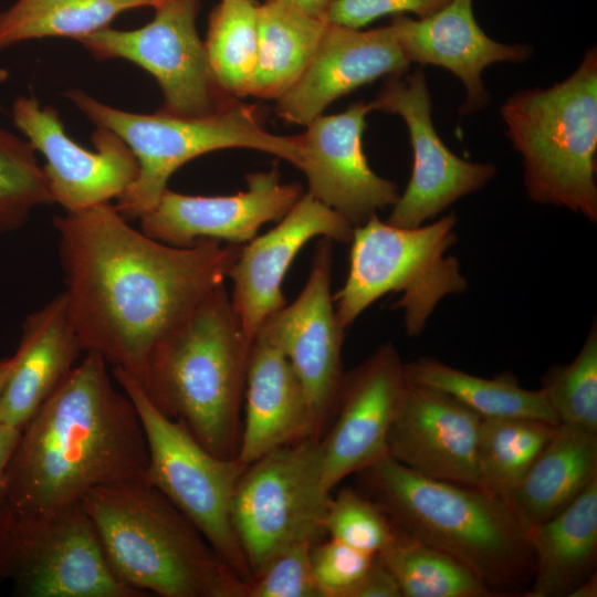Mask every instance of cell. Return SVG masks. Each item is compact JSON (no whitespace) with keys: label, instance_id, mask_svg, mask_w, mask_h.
I'll return each instance as SVG.
<instances>
[{"label":"cell","instance_id":"6da1fadb","mask_svg":"<svg viewBox=\"0 0 597 597\" xmlns=\"http://www.w3.org/2000/svg\"><path fill=\"white\" fill-rule=\"evenodd\" d=\"M53 223L66 307L84 353L138 383L154 347L223 283L243 245L211 239L170 245L133 228L111 202Z\"/></svg>","mask_w":597,"mask_h":597},{"label":"cell","instance_id":"7a4b0ae2","mask_svg":"<svg viewBox=\"0 0 597 597\" xmlns=\"http://www.w3.org/2000/svg\"><path fill=\"white\" fill-rule=\"evenodd\" d=\"M148 444L130 398L86 352L21 429L6 469L7 502L23 511L81 503L93 489L144 479Z\"/></svg>","mask_w":597,"mask_h":597},{"label":"cell","instance_id":"3957f363","mask_svg":"<svg viewBox=\"0 0 597 597\" xmlns=\"http://www.w3.org/2000/svg\"><path fill=\"white\" fill-rule=\"evenodd\" d=\"M356 474L362 493L401 532L458 559L502 597L526 591L535 568L528 526L505 499L422 475L389 455Z\"/></svg>","mask_w":597,"mask_h":597},{"label":"cell","instance_id":"277c9868","mask_svg":"<svg viewBox=\"0 0 597 597\" xmlns=\"http://www.w3.org/2000/svg\"><path fill=\"white\" fill-rule=\"evenodd\" d=\"M251 345L222 283L154 347L139 385L158 411L206 450L237 459Z\"/></svg>","mask_w":597,"mask_h":597},{"label":"cell","instance_id":"5b68a950","mask_svg":"<svg viewBox=\"0 0 597 597\" xmlns=\"http://www.w3.org/2000/svg\"><path fill=\"white\" fill-rule=\"evenodd\" d=\"M81 504L127 585L163 597H247L248 584L146 478L95 488Z\"/></svg>","mask_w":597,"mask_h":597},{"label":"cell","instance_id":"8992f818","mask_svg":"<svg viewBox=\"0 0 597 597\" xmlns=\"http://www.w3.org/2000/svg\"><path fill=\"white\" fill-rule=\"evenodd\" d=\"M501 116L523 159L528 197L597 220V50L548 88L512 94Z\"/></svg>","mask_w":597,"mask_h":597},{"label":"cell","instance_id":"52a82bcc","mask_svg":"<svg viewBox=\"0 0 597 597\" xmlns=\"http://www.w3.org/2000/svg\"><path fill=\"white\" fill-rule=\"evenodd\" d=\"M65 95L95 126L121 137L137 160L136 178L114 205L126 219H139L150 211L168 188L171 175L210 151L249 148L281 158L300 170L304 165L298 135L270 133L261 108L254 104L238 101L210 116L184 117L159 109L154 114L126 112L81 90H70Z\"/></svg>","mask_w":597,"mask_h":597},{"label":"cell","instance_id":"ba28073f","mask_svg":"<svg viewBox=\"0 0 597 597\" xmlns=\"http://www.w3.org/2000/svg\"><path fill=\"white\" fill-rule=\"evenodd\" d=\"M455 223L453 212L415 228L374 213L355 227L348 275L334 296L339 324L346 329L378 298L399 292L392 307L402 310L407 334L420 335L439 302L468 287L459 261L447 255L457 241Z\"/></svg>","mask_w":597,"mask_h":597},{"label":"cell","instance_id":"9c48e42d","mask_svg":"<svg viewBox=\"0 0 597 597\" xmlns=\"http://www.w3.org/2000/svg\"><path fill=\"white\" fill-rule=\"evenodd\" d=\"M21 597H145L113 570L81 503L54 511L0 506V583Z\"/></svg>","mask_w":597,"mask_h":597},{"label":"cell","instance_id":"30bf717a","mask_svg":"<svg viewBox=\"0 0 597 597\" xmlns=\"http://www.w3.org/2000/svg\"><path fill=\"white\" fill-rule=\"evenodd\" d=\"M113 378L130 398L148 444L146 480L198 528L216 553L248 584L252 575L232 522V502L247 465L206 450L179 422L148 400L139 383L121 368Z\"/></svg>","mask_w":597,"mask_h":597},{"label":"cell","instance_id":"8fae6325","mask_svg":"<svg viewBox=\"0 0 597 597\" xmlns=\"http://www.w3.org/2000/svg\"><path fill=\"white\" fill-rule=\"evenodd\" d=\"M331 496L317 438L284 444L247 465L233 496L232 522L252 578L290 545L327 536Z\"/></svg>","mask_w":597,"mask_h":597},{"label":"cell","instance_id":"7c38bea8","mask_svg":"<svg viewBox=\"0 0 597 597\" xmlns=\"http://www.w3.org/2000/svg\"><path fill=\"white\" fill-rule=\"evenodd\" d=\"M200 0H164L155 17L135 30L106 27L78 42L97 60L123 59L137 64L157 81L159 111L184 117H205L235 104L217 80L196 18Z\"/></svg>","mask_w":597,"mask_h":597},{"label":"cell","instance_id":"4fadbf2b","mask_svg":"<svg viewBox=\"0 0 597 597\" xmlns=\"http://www.w3.org/2000/svg\"><path fill=\"white\" fill-rule=\"evenodd\" d=\"M332 240L321 238L304 287L290 304L268 317L256 334L276 345L297 374L320 439L332 420L345 373L339 324L331 292Z\"/></svg>","mask_w":597,"mask_h":597},{"label":"cell","instance_id":"5bb4252c","mask_svg":"<svg viewBox=\"0 0 597 597\" xmlns=\"http://www.w3.org/2000/svg\"><path fill=\"white\" fill-rule=\"evenodd\" d=\"M370 103L374 111L404 119L412 148L411 177L392 205L387 220L390 224L419 227L495 176L494 165L462 159L443 144L433 126L430 93L421 69L404 80L391 76Z\"/></svg>","mask_w":597,"mask_h":597},{"label":"cell","instance_id":"9a60e30c","mask_svg":"<svg viewBox=\"0 0 597 597\" xmlns=\"http://www.w3.org/2000/svg\"><path fill=\"white\" fill-rule=\"evenodd\" d=\"M14 125L43 155L42 167L53 202L66 212H80L117 199L136 178L137 160L115 133L95 126L87 150L65 133L57 111L34 96H19L12 105Z\"/></svg>","mask_w":597,"mask_h":597},{"label":"cell","instance_id":"2e32d148","mask_svg":"<svg viewBox=\"0 0 597 597\" xmlns=\"http://www.w3.org/2000/svg\"><path fill=\"white\" fill-rule=\"evenodd\" d=\"M407 385L405 363L390 343L345 374L333 425L320 438L329 492L387 455L389 431Z\"/></svg>","mask_w":597,"mask_h":597},{"label":"cell","instance_id":"e0dca14e","mask_svg":"<svg viewBox=\"0 0 597 597\" xmlns=\"http://www.w3.org/2000/svg\"><path fill=\"white\" fill-rule=\"evenodd\" d=\"M245 180L248 189L230 196H190L167 188L139 218L140 230L175 247L202 239L245 244L264 223L282 219L303 195L300 184L280 181L276 167L249 174Z\"/></svg>","mask_w":597,"mask_h":597},{"label":"cell","instance_id":"ac0fdd59","mask_svg":"<svg viewBox=\"0 0 597 597\" xmlns=\"http://www.w3.org/2000/svg\"><path fill=\"white\" fill-rule=\"evenodd\" d=\"M371 111L370 102H358L342 113L317 116L298 135L307 192L354 228L399 197L397 185L377 175L364 153L363 134Z\"/></svg>","mask_w":597,"mask_h":597},{"label":"cell","instance_id":"d6986e66","mask_svg":"<svg viewBox=\"0 0 597 597\" xmlns=\"http://www.w3.org/2000/svg\"><path fill=\"white\" fill-rule=\"evenodd\" d=\"M353 231L345 218L305 192L276 227L242 245L228 277L232 308L250 342L263 322L286 305L282 283L300 250L316 237L349 242Z\"/></svg>","mask_w":597,"mask_h":597},{"label":"cell","instance_id":"ffe728a7","mask_svg":"<svg viewBox=\"0 0 597 597\" xmlns=\"http://www.w3.org/2000/svg\"><path fill=\"white\" fill-rule=\"evenodd\" d=\"M481 421L446 392L408 381L389 431L387 455L422 475L482 488Z\"/></svg>","mask_w":597,"mask_h":597},{"label":"cell","instance_id":"44dd1931","mask_svg":"<svg viewBox=\"0 0 597 597\" xmlns=\"http://www.w3.org/2000/svg\"><path fill=\"white\" fill-rule=\"evenodd\" d=\"M394 28L360 30L327 23L314 56L275 105L282 119L307 125L339 97L409 66Z\"/></svg>","mask_w":597,"mask_h":597},{"label":"cell","instance_id":"7402d4cb","mask_svg":"<svg viewBox=\"0 0 597 597\" xmlns=\"http://www.w3.org/2000/svg\"><path fill=\"white\" fill-rule=\"evenodd\" d=\"M390 25L410 63L441 66L461 80L467 93L461 115L489 104L490 95L481 78L486 66L522 62L532 53L528 45L501 43L486 35L475 20L473 0H451L423 19L397 14Z\"/></svg>","mask_w":597,"mask_h":597},{"label":"cell","instance_id":"603a6c76","mask_svg":"<svg viewBox=\"0 0 597 597\" xmlns=\"http://www.w3.org/2000/svg\"><path fill=\"white\" fill-rule=\"evenodd\" d=\"M84 352L63 292L29 314L0 392V426L22 429Z\"/></svg>","mask_w":597,"mask_h":597},{"label":"cell","instance_id":"cb8c5ba5","mask_svg":"<svg viewBox=\"0 0 597 597\" xmlns=\"http://www.w3.org/2000/svg\"><path fill=\"white\" fill-rule=\"evenodd\" d=\"M244 396L237 455L243 464L296 440L317 438L297 374L282 349L260 334L250 348Z\"/></svg>","mask_w":597,"mask_h":597},{"label":"cell","instance_id":"d4e9b609","mask_svg":"<svg viewBox=\"0 0 597 597\" xmlns=\"http://www.w3.org/2000/svg\"><path fill=\"white\" fill-rule=\"evenodd\" d=\"M535 568L525 597H568L596 572L597 479L553 517L528 526Z\"/></svg>","mask_w":597,"mask_h":597},{"label":"cell","instance_id":"484cf974","mask_svg":"<svg viewBox=\"0 0 597 597\" xmlns=\"http://www.w3.org/2000/svg\"><path fill=\"white\" fill-rule=\"evenodd\" d=\"M597 479V436L562 425L506 501L527 525L562 512Z\"/></svg>","mask_w":597,"mask_h":597},{"label":"cell","instance_id":"4316f807","mask_svg":"<svg viewBox=\"0 0 597 597\" xmlns=\"http://www.w3.org/2000/svg\"><path fill=\"white\" fill-rule=\"evenodd\" d=\"M327 21L281 1L258 8V57L249 96L280 98L314 56Z\"/></svg>","mask_w":597,"mask_h":597},{"label":"cell","instance_id":"83f0119b","mask_svg":"<svg viewBox=\"0 0 597 597\" xmlns=\"http://www.w3.org/2000/svg\"><path fill=\"white\" fill-rule=\"evenodd\" d=\"M405 368L409 383L443 391L482 418H531L558 425L544 390L521 387L510 371L483 378L434 358L405 363Z\"/></svg>","mask_w":597,"mask_h":597},{"label":"cell","instance_id":"f1b7e54d","mask_svg":"<svg viewBox=\"0 0 597 597\" xmlns=\"http://www.w3.org/2000/svg\"><path fill=\"white\" fill-rule=\"evenodd\" d=\"M151 7L149 0H17L0 12V51L48 36L80 39L109 27L130 9Z\"/></svg>","mask_w":597,"mask_h":597},{"label":"cell","instance_id":"f546056e","mask_svg":"<svg viewBox=\"0 0 597 597\" xmlns=\"http://www.w3.org/2000/svg\"><path fill=\"white\" fill-rule=\"evenodd\" d=\"M378 557L402 597H500L464 564L400 530L395 543Z\"/></svg>","mask_w":597,"mask_h":597},{"label":"cell","instance_id":"4dcf8cb0","mask_svg":"<svg viewBox=\"0 0 597 597\" xmlns=\"http://www.w3.org/2000/svg\"><path fill=\"white\" fill-rule=\"evenodd\" d=\"M557 428L531 418H482L478 441L481 486L506 500Z\"/></svg>","mask_w":597,"mask_h":597},{"label":"cell","instance_id":"1f68e13d","mask_svg":"<svg viewBox=\"0 0 597 597\" xmlns=\"http://www.w3.org/2000/svg\"><path fill=\"white\" fill-rule=\"evenodd\" d=\"M258 0H221L205 41L213 73L232 96H249L258 57Z\"/></svg>","mask_w":597,"mask_h":597},{"label":"cell","instance_id":"d6a6232c","mask_svg":"<svg viewBox=\"0 0 597 597\" xmlns=\"http://www.w3.org/2000/svg\"><path fill=\"white\" fill-rule=\"evenodd\" d=\"M541 388L558 425L597 436L596 321L574 360L551 367Z\"/></svg>","mask_w":597,"mask_h":597},{"label":"cell","instance_id":"836d02e7","mask_svg":"<svg viewBox=\"0 0 597 597\" xmlns=\"http://www.w3.org/2000/svg\"><path fill=\"white\" fill-rule=\"evenodd\" d=\"M52 202L35 149L0 127V233L22 228L35 208Z\"/></svg>","mask_w":597,"mask_h":597},{"label":"cell","instance_id":"e575fe53","mask_svg":"<svg viewBox=\"0 0 597 597\" xmlns=\"http://www.w3.org/2000/svg\"><path fill=\"white\" fill-rule=\"evenodd\" d=\"M324 528L327 536L371 555L386 551L399 535L386 512L352 488H344L331 496Z\"/></svg>","mask_w":597,"mask_h":597},{"label":"cell","instance_id":"d590c367","mask_svg":"<svg viewBox=\"0 0 597 597\" xmlns=\"http://www.w3.org/2000/svg\"><path fill=\"white\" fill-rule=\"evenodd\" d=\"M314 544L297 542L272 557L253 576L247 597H323L311 563Z\"/></svg>","mask_w":597,"mask_h":597},{"label":"cell","instance_id":"8d00e7d4","mask_svg":"<svg viewBox=\"0 0 597 597\" xmlns=\"http://www.w3.org/2000/svg\"><path fill=\"white\" fill-rule=\"evenodd\" d=\"M375 557L329 536L315 543L311 563L323 597H347Z\"/></svg>","mask_w":597,"mask_h":597},{"label":"cell","instance_id":"74e56055","mask_svg":"<svg viewBox=\"0 0 597 597\" xmlns=\"http://www.w3.org/2000/svg\"><path fill=\"white\" fill-rule=\"evenodd\" d=\"M451 0H334L326 21L333 24L360 29L377 18L406 12L415 13L418 19L430 17Z\"/></svg>","mask_w":597,"mask_h":597},{"label":"cell","instance_id":"f35d334b","mask_svg":"<svg viewBox=\"0 0 597 597\" xmlns=\"http://www.w3.org/2000/svg\"><path fill=\"white\" fill-rule=\"evenodd\" d=\"M347 597H402L400 588L378 555Z\"/></svg>","mask_w":597,"mask_h":597},{"label":"cell","instance_id":"ab89813d","mask_svg":"<svg viewBox=\"0 0 597 597\" xmlns=\"http://www.w3.org/2000/svg\"><path fill=\"white\" fill-rule=\"evenodd\" d=\"M20 429L0 426V506L7 500L6 469L18 442Z\"/></svg>","mask_w":597,"mask_h":597},{"label":"cell","instance_id":"60d3db41","mask_svg":"<svg viewBox=\"0 0 597 597\" xmlns=\"http://www.w3.org/2000/svg\"><path fill=\"white\" fill-rule=\"evenodd\" d=\"M265 1H281L293 4L304 12L326 20L327 11L334 0H265Z\"/></svg>","mask_w":597,"mask_h":597},{"label":"cell","instance_id":"b9f144b4","mask_svg":"<svg viewBox=\"0 0 597 597\" xmlns=\"http://www.w3.org/2000/svg\"><path fill=\"white\" fill-rule=\"evenodd\" d=\"M597 596V574L590 575L578 585L568 597H596Z\"/></svg>","mask_w":597,"mask_h":597},{"label":"cell","instance_id":"7bdbcfd3","mask_svg":"<svg viewBox=\"0 0 597 597\" xmlns=\"http://www.w3.org/2000/svg\"><path fill=\"white\" fill-rule=\"evenodd\" d=\"M13 357H2L0 358V392L3 388V385L7 380V377L12 368Z\"/></svg>","mask_w":597,"mask_h":597},{"label":"cell","instance_id":"ee69618b","mask_svg":"<svg viewBox=\"0 0 597 597\" xmlns=\"http://www.w3.org/2000/svg\"><path fill=\"white\" fill-rule=\"evenodd\" d=\"M150 3H151V7L155 8L157 7L160 2H163L164 0H149Z\"/></svg>","mask_w":597,"mask_h":597}]
</instances>
